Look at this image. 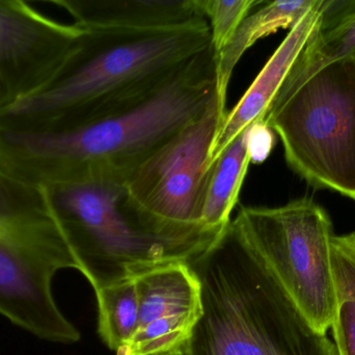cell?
Wrapping results in <instances>:
<instances>
[{
  "instance_id": "5",
  "label": "cell",
  "mask_w": 355,
  "mask_h": 355,
  "mask_svg": "<svg viewBox=\"0 0 355 355\" xmlns=\"http://www.w3.org/2000/svg\"><path fill=\"white\" fill-rule=\"evenodd\" d=\"M78 270L47 188L0 168V315L35 337L80 340L52 291L56 273Z\"/></svg>"
},
{
  "instance_id": "12",
  "label": "cell",
  "mask_w": 355,
  "mask_h": 355,
  "mask_svg": "<svg viewBox=\"0 0 355 355\" xmlns=\"http://www.w3.org/2000/svg\"><path fill=\"white\" fill-rule=\"evenodd\" d=\"M81 28L152 31L186 26L205 18L196 0H50Z\"/></svg>"
},
{
  "instance_id": "11",
  "label": "cell",
  "mask_w": 355,
  "mask_h": 355,
  "mask_svg": "<svg viewBox=\"0 0 355 355\" xmlns=\"http://www.w3.org/2000/svg\"><path fill=\"white\" fill-rule=\"evenodd\" d=\"M322 8L323 0H316L314 6L290 29L287 37L270 56L241 99L227 113L213 143L209 164L241 131L252 123L264 119L273 98L300 52L316 33Z\"/></svg>"
},
{
  "instance_id": "16",
  "label": "cell",
  "mask_w": 355,
  "mask_h": 355,
  "mask_svg": "<svg viewBox=\"0 0 355 355\" xmlns=\"http://www.w3.org/2000/svg\"><path fill=\"white\" fill-rule=\"evenodd\" d=\"M331 270L335 288L333 329L338 355H355V233L334 236Z\"/></svg>"
},
{
  "instance_id": "9",
  "label": "cell",
  "mask_w": 355,
  "mask_h": 355,
  "mask_svg": "<svg viewBox=\"0 0 355 355\" xmlns=\"http://www.w3.org/2000/svg\"><path fill=\"white\" fill-rule=\"evenodd\" d=\"M83 29L22 0H0V112L43 89L78 47Z\"/></svg>"
},
{
  "instance_id": "4",
  "label": "cell",
  "mask_w": 355,
  "mask_h": 355,
  "mask_svg": "<svg viewBox=\"0 0 355 355\" xmlns=\"http://www.w3.org/2000/svg\"><path fill=\"white\" fill-rule=\"evenodd\" d=\"M78 271L97 292L171 263L190 264L225 229L160 233L124 204L122 183L85 181L47 188Z\"/></svg>"
},
{
  "instance_id": "17",
  "label": "cell",
  "mask_w": 355,
  "mask_h": 355,
  "mask_svg": "<svg viewBox=\"0 0 355 355\" xmlns=\"http://www.w3.org/2000/svg\"><path fill=\"white\" fill-rule=\"evenodd\" d=\"M135 279L95 292L99 313L98 333L105 345L116 352L126 347L137 333L139 297Z\"/></svg>"
},
{
  "instance_id": "18",
  "label": "cell",
  "mask_w": 355,
  "mask_h": 355,
  "mask_svg": "<svg viewBox=\"0 0 355 355\" xmlns=\"http://www.w3.org/2000/svg\"><path fill=\"white\" fill-rule=\"evenodd\" d=\"M202 16L208 21L211 31V45L214 56L225 49L242 21L263 0H196Z\"/></svg>"
},
{
  "instance_id": "15",
  "label": "cell",
  "mask_w": 355,
  "mask_h": 355,
  "mask_svg": "<svg viewBox=\"0 0 355 355\" xmlns=\"http://www.w3.org/2000/svg\"><path fill=\"white\" fill-rule=\"evenodd\" d=\"M250 163L245 129L209 164L200 217L205 227L225 229L230 224Z\"/></svg>"
},
{
  "instance_id": "14",
  "label": "cell",
  "mask_w": 355,
  "mask_h": 355,
  "mask_svg": "<svg viewBox=\"0 0 355 355\" xmlns=\"http://www.w3.org/2000/svg\"><path fill=\"white\" fill-rule=\"evenodd\" d=\"M316 0L263 1L248 15L216 60L217 93L223 108H227V88L242 56L259 40L281 28L291 29L314 6Z\"/></svg>"
},
{
  "instance_id": "2",
  "label": "cell",
  "mask_w": 355,
  "mask_h": 355,
  "mask_svg": "<svg viewBox=\"0 0 355 355\" xmlns=\"http://www.w3.org/2000/svg\"><path fill=\"white\" fill-rule=\"evenodd\" d=\"M83 29L55 76L0 112V127L40 131L95 118L153 89L211 46L207 19L170 29Z\"/></svg>"
},
{
  "instance_id": "8",
  "label": "cell",
  "mask_w": 355,
  "mask_h": 355,
  "mask_svg": "<svg viewBox=\"0 0 355 355\" xmlns=\"http://www.w3.org/2000/svg\"><path fill=\"white\" fill-rule=\"evenodd\" d=\"M227 113L217 98L128 177L124 204L139 220L170 235L208 229L200 223L202 195L211 150Z\"/></svg>"
},
{
  "instance_id": "19",
  "label": "cell",
  "mask_w": 355,
  "mask_h": 355,
  "mask_svg": "<svg viewBox=\"0 0 355 355\" xmlns=\"http://www.w3.org/2000/svg\"><path fill=\"white\" fill-rule=\"evenodd\" d=\"M248 144L250 162L262 164L275 147V133L264 120L257 121L248 127Z\"/></svg>"
},
{
  "instance_id": "6",
  "label": "cell",
  "mask_w": 355,
  "mask_h": 355,
  "mask_svg": "<svg viewBox=\"0 0 355 355\" xmlns=\"http://www.w3.org/2000/svg\"><path fill=\"white\" fill-rule=\"evenodd\" d=\"M290 168L355 201V58L337 60L269 106Z\"/></svg>"
},
{
  "instance_id": "7",
  "label": "cell",
  "mask_w": 355,
  "mask_h": 355,
  "mask_svg": "<svg viewBox=\"0 0 355 355\" xmlns=\"http://www.w3.org/2000/svg\"><path fill=\"white\" fill-rule=\"evenodd\" d=\"M231 224L314 329L327 335L335 313V235L327 210L304 197L277 208L242 206Z\"/></svg>"
},
{
  "instance_id": "13",
  "label": "cell",
  "mask_w": 355,
  "mask_h": 355,
  "mask_svg": "<svg viewBox=\"0 0 355 355\" xmlns=\"http://www.w3.org/2000/svg\"><path fill=\"white\" fill-rule=\"evenodd\" d=\"M354 54L355 0H323L318 29L300 52L272 102L289 95L324 67Z\"/></svg>"
},
{
  "instance_id": "1",
  "label": "cell",
  "mask_w": 355,
  "mask_h": 355,
  "mask_svg": "<svg viewBox=\"0 0 355 355\" xmlns=\"http://www.w3.org/2000/svg\"><path fill=\"white\" fill-rule=\"evenodd\" d=\"M218 98L212 45L159 85L95 118L40 131L0 127V168L49 188L128 177Z\"/></svg>"
},
{
  "instance_id": "10",
  "label": "cell",
  "mask_w": 355,
  "mask_h": 355,
  "mask_svg": "<svg viewBox=\"0 0 355 355\" xmlns=\"http://www.w3.org/2000/svg\"><path fill=\"white\" fill-rule=\"evenodd\" d=\"M139 324L118 355H183L202 314L200 285L187 263H171L139 275Z\"/></svg>"
},
{
  "instance_id": "20",
  "label": "cell",
  "mask_w": 355,
  "mask_h": 355,
  "mask_svg": "<svg viewBox=\"0 0 355 355\" xmlns=\"http://www.w3.org/2000/svg\"><path fill=\"white\" fill-rule=\"evenodd\" d=\"M354 58H355V54H354Z\"/></svg>"
},
{
  "instance_id": "3",
  "label": "cell",
  "mask_w": 355,
  "mask_h": 355,
  "mask_svg": "<svg viewBox=\"0 0 355 355\" xmlns=\"http://www.w3.org/2000/svg\"><path fill=\"white\" fill-rule=\"evenodd\" d=\"M189 265L202 314L183 355H338L231 222Z\"/></svg>"
}]
</instances>
